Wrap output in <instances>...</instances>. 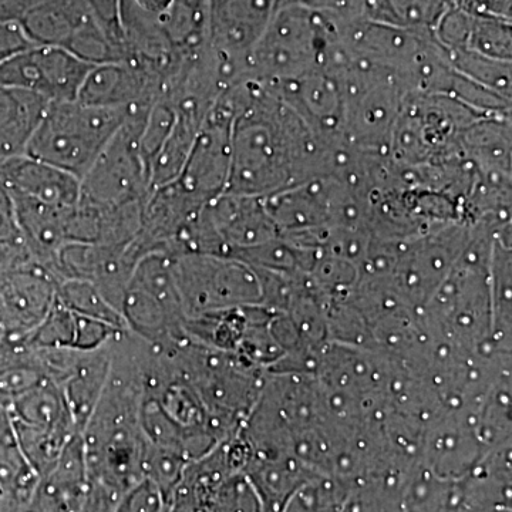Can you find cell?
I'll use <instances>...</instances> for the list:
<instances>
[{
    "label": "cell",
    "instance_id": "obj_8",
    "mask_svg": "<svg viewBox=\"0 0 512 512\" xmlns=\"http://www.w3.org/2000/svg\"><path fill=\"white\" fill-rule=\"evenodd\" d=\"M163 93V74L133 60H124L93 66L77 100L90 106L134 109L153 106Z\"/></svg>",
    "mask_w": 512,
    "mask_h": 512
},
{
    "label": "cell",
    "instance_id": "obj_4",
    "mask_svg": "<svg viewBox=\"0 0 512 512\" xmlns=\"http://www.w3.org/2000/svg\"><path fill=\"white\" fill-rule=\"evenodd\" d=\"M168 256L185 313L202 315L264 303L258 272L241 259L201 252Z\"/></svg>",
    "mask_w": 512,
    "mask_h": 512
},
{
    "label": "cell",
    "instance_id": "obj_14",
    "mask_svg": "<svg viewBox=\"0 0 512 512\" xmlns=\"http://www.w3.org/2000/svg\"><path fill=\"white\" fill-rule=\"evenodd\" d=\"M208 508L211 512H265L261 495L242 470L228 474L212 488Z\"/></svg>",
    "mask_w": 512,
    "mask_h": 512
},
{
    "label": "cell",
    "instance_id": "obj_20",
    "mask_svg": "<svg viewBox=\"0 0 512 512\" xmlns=\"http://www.w3.org/2000/svg\"><path fill=\"white\" fill-rule=\"evenodd\" d=\"M163 512H170V508H168V504H167V507L164 508Z\"/></svg>",
    "mask_w": 512,
    "mask_h": 512
},
{
    "label": "cell",
    "instance_id": "obj_5",
    "mask_svg": "<svg viewBox=\"0 0 512 512\" xmlns=\"http://www.w3.org/2000/svg\"><path fill=\"white\" fill-rule=\"evenodd\" d=\"M151 107H134L109 144L80 180V201L94 207H120L146 201L150 173L140 150V134Z\"/></svg>",
    "mask_w": 512,
    "mask_h": 512
},
{
    "label": "cell",
    "instance_id": "obj_3",
    "mask_svg": "<svg viewBox=\"0 0 512 512\" xmlns=\"http://www.w3.org/2000/svg\"><path fill=\"white\" fill-rule=\"evenodd\" d=\"M333 37L329 16L299 5L279 6L249 55L244 80L275 84L320 69Z\"/></svg>",
    "mask_w": 512,
    "mask_h": 512
},
{
    "label": "cell",
    "instance_id": "obj_12",
    "mask_svg": "<svg viewBox=\"0 0 512 512\" xmlns=\"http://www.w3.org/2000/svg\"><path fill=\"white\" fill-rule=\"evenodd\" d=\"M448 0H365L363 15L375 22L413 30H433Z\"/></svg>",
    "mask_w": 512,
    "mask_h": 512
},
{
    "label": "cell",
    "instance_id": "obj_15",
    "mask_svg": "<svg viewBox=\"0 0 512 512\" xmlns=\"http://www.w3.org/2000/svg\"><path fill=\"white\" fill-rule=\"evenodd\" d=\"M175 110L173 104L164 97L158 99L148 110L146 123L140 134V150L150 173L151 163L163 147L165 138L174 126Z\"/></svg>",
    "mask_w": 512,
    "mask_h": 512
},
{
    "label": "cell",
    "instance_id": "obj_6",
    "mask_svg": "<svg viewBox=\"0 0 512 512\" xmlns=\"http://www.w3.org/2000/svg\"><path fill=\"white\" fill-rule=\"evenodd\" d=\"M234 116L231 97L222 90L202 123L180 177L174 181L201 204L227 191Z\"/></svg>",
    "mask_w": 512,
    "mask_h": 512
},
{
    "label": "cell",
    "instance_id": "obj_18",
    "mask_svg": "<svg viewBox=\"0 0 512 512\" xmlns=\"http://www.w3.org/2000/svg\"><path fill=\"white\" fill-rule=\"evenodd\" d=\"M86 3L100 28L126 53L121 30V0H86Z\"/></svg>",
    "mask_w": 512,
    "mask_h": 512
},
{
    "label": "cell",
    "instance_id": "obj_11",
    "mask_svg": "<svg viewBox=\"0 0 512 512\" xmlns=\"http://www.w3.org/2000/svg\"><path fill=\"white\" fill-rule=\"evenodd\" d=\"M47 104L37 94L0 86V161L25 154Z\"/></svg>",
    "mask_w": 512,
    "mask_h": 512
},
{
    "label": "cell",
    "instance_id": "obj_16",
    "mask_svg": "<svg viewBox=\"0 0 512 512\" xmlns=\"http://www.w3.org/2000/svg\"><path fill=\"white\" fill-rule=\"evenodd\" d=\"M165 507L167 503L157 485L144 478L121 495L114 512H163Z\"/></svg>",
    "mask_w": 512,
    "mask_h": 512
},
{
    "label": "cell",
    "instance_id": "obj_10",
    "mask_svg": "<svg viewBox=\"0 0 512 512\" xmlns=\"http://www.w3.org/2000/svg\"><path fill=\"white\" fill-rule=\"evenodd\" d=\"M19 22L33 45L62 49H67L80 30L97 23L86 0H43Z\"/></svg>",
    "mask_w": 512,
    "mask_h": 512
},
{
    "label": "cell",
    "instance_id": "obj_2",
    "mask_svg": "<svg viewBox=\"0 0 512 512\" xmlns=\"http://www.w3.org/2000/svg\"><path fill=\"white\" fill-rule=\"evenodd\" d=\"M130 110L90 106L79 100L49 103L25 154L82 180Z\"/></svg>",
    "mask_w": 512,
    "mask_h": 512
},
{
    "label": "cell",
    "instance_id": "obj_17",
    "mask_svg": "<svg viewBox=\"0 0 512 512\" xmlns=\"http://www.w3.org/2000/svg\"><path fill=\"white\" fill-rule=\"evenodd\" d=\"M365 0H279L278 6L299 5L333 19H350L363 15Z\"/></svg>",
    "mask_w": 512,
    "mask_h": 512
},
{
    "label": "cell",
    "instance_id": "obj_9",
    "mask_svg": "<svg viewBox=\"0 0 512 512\" xmlns=\"http://www.w3.org/2000/svg\"><path fill=\"white\" fill-rule=\"evenodd\" d=\"M0 183L9 194L62 210H72L80 201L79 178L26 154L0 161Z\"/></svg>",
    "mask_w": 512,
    "mask_h": 512
},
{
    "label": "cell",
    "instance_id": "obj_1",
    "mask_svg": "<svg viewBox=\"0 0 512 512\" xmlns=\"http://www.w3.org/2000/svg\"><path fill=\"white\" fill-rule=\"evenodd\" d=\"M228 92L235 116L225 192L268 198L319 177L323 143L289 104L254 80Z\"/></svg>",
    "mask_w": 512,
    "mask_h": 512
},
{
    "label": "cell",
    "instance_id": "obj_19",
    "mask_svg": "<svg viewBox=\"0 0 512 512\" xmlns=\"http://www.w3.org/2000/svg\"><path fill=\"white\" fill-rule=\"evenodd\" d=\"M35 46L19 20L0 22V63Z\"/></svg>",
    "mask_w": 512,
    "mask_h": 512
},
{
    "label": "cell",
    "instance_id": "obj_7",
    "mask_svg": "<svg viewBox=\"0 0 512 512\" xmlns=\"http://www.w3.org/2000/svg\"><path fill=\"white\" fill-rule=\"evenodd\" d=\"M92 67L62 47L35 45L0 63V86L37 94L47 103L77 100Z\"/></svg>",
    "mask_w": 512,
    "mask_h": 512
},
{
    "label": "cell",
    "instance_id": "obj_13",
    "mask_svg": "<svg viewBox=\"0 0 512 512\" xmlns=\"http://www.w3.org/2000/svg\"><path fill=\"white\" fill-rule=\"evenodd\" d=\"M352 485L315 473L291 494L281 512H340Z\"/></svg>",
    "mask_w": 512,
    "mask_h": 512
}]
</instances>
